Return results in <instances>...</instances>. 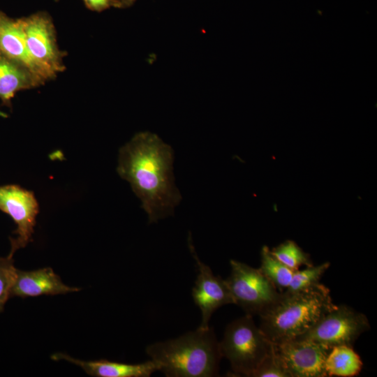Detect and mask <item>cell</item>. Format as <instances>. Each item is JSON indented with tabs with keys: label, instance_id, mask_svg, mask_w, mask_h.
<instances>
[{
	"label": "cell",
	"instance_id": "5b68a950",
	"mask_svg": "<svg viewBox=\"0 0 377 377\" xmlns=\"http://www.w3.org/2000/svg\"><path fill=\"white\" fill-rule=\"evenodd\" d=\"M230 274L225 279L233 304L240 306L246 315L264 314L282 297L278 290L260 271L244 263L231 260Z\"/></svg>",
	"mask_w": 377,
	"mask_h": 377
},
{
	"label": "cell",
	"instance_id": "7402d4cb",
	"mask_svg": "<svg viewBox=\"0 0 377 377\" xmlns=\"http://www.w3.org/2000/svg\"><path fill=\"white\" fill-rule=\"evenodd\" d=\"M137 0H119L120 8H128L132 6Z\"/></svg>",
	"mask_w": 377,
	"mask_h": 377
},
{
	"label": "cell",
	"instance_id": "4fadbf2b",
	"mask_svg": "<svg viewBox=\"0 0 377 377\" xmlns=\"http://www.w3.org/2000/svg\"><path fill=\"white\" fill-rule=\"evenodd\" d=\"M54 360H64L80 367L87 374L96 377H149L158 371V364L152 360L140 364H126L100 360L83 361L64 353L52 356Z\"/></svg>",
	"mask_w": 377,
	"mask_h": 377
},
{
	"label": "cell",
	"instance_id": "d6986e66",
	"mask_svg": "<svg viewBox=\"0 0 377 377\" xmlns=\"http://www.w3.org/2000/svg\"><path fill=\"white\" fill-rule=\"evenodd\" d=\"M17 269L13 257H0V313L11 297V290L15 279Z\"/></svg>",
	"mask_w": 377,
	"mask_h": 377
},
{
	"label": "cell",
	"instance_id": "e0dca14e",
	"mask_svg": "<svg viewBox=\"0 0 377 377\" xmlns=\"http://www.w3.org/2000/svg\"><path fill=\"white\" fill-rule=\"evenodd\" d=\"M272 254L288 268L295 271L304 265H313L309 254L293 240H286L270 250Z\"/></svg>",
	"mask_w": 377,
	"mask_h": 377
},
{
	"label": "cell",
	"instance_id": "52a82bcc",
	"mask_svg": "<svg viewBox=\"0 0 377 377\" xmlns=\"http://www.w3.org/2000/svg\"><path fill=\"white\" fill-rule=\"evenodd\" d=\"M28 51L50 80L65 70V53L59 48L55 28L50 15L38 12L20 18Z\"/></svg>",
	"mask_w": 377,
	"mask_h": 377
},
{
	"label": "cell",
	"instance_id": "ac0fdd59",
	"mask_svg": "<svg viewBox=\"0 0 377 377\" xmlns=\"http://www.w3.org/2000/svg\"><path fill=\"white\" fill-rule=\"evenodd\" d=\"M330 266V263L306 267L305 269L295 270L288 288L283 292L291 294L307 289L318 283Z\"/></svg>",
	"mask_w": 377,
	"mask_h": 377
},
{
	"label": "cell",
	"instance_id": "6da1fadb",
	"mask_svg": "<svg viewBox=\"0 0 377 377\" xmlns=\"http://www.w3.org/2000/svg\"><path fill=\"white\" fill-rule=\"evenodd\" d=\"M173 161L172 148L148 131L135 134L119 149L117 171L140 200L149 223L172 215L182 200Z\"/></svg>",
	"mask_w": 377,
	"mask_h": 377
},
{
	"label": "cell",
	"instance_id": "44dd1931",
	"mask_svg": "<svg viewBox=\"0 0 377 377\" xmlns=\"http://www.w3.org/2000/svg\"><path fill=\"white\" fill-rule=\"evenodd\" d=\"M86 7L91 10L101 12L111 7L120 8L119 0H83Z\"/></svg>",
	"mask_w": 377,
	"mask_h": 377
},
{
	"label": "cell",
	"instance_id": "8fae6325",
	"mask_svg": "<svg viewBox=\"0 0 377 377\" xmlns=\"http://www.w3.org/2000/svg\"><path fill=\"white\" fill-rule=\"evenodd\" d=\"M80 290L64 284L50 267L34 271L17 269L11 290V297L22 298L41 295H56Z\"/></svg>",
	"mask_w": 377,
	"mask_h": 377
},
{
	"label": "cell",
	"instance_id": "7a4b0ae2",
	"mask_svg": "<svg viewBox=\"0 0 377 377\" xmlns=\"http://www.w3.org/2000/svg\"><path fill=\"white\" fill-rule=\"evenodd\" d=\"M146 353L167 377L218 376L221 355L214 330L198 327L148 346Z\"/></svg>",
	"mask_w": 377,
	"mask_h": 377
},
{
	"label": "cell",
	"instance_id": "30bf717a",
	"mask_svg": "<svg viewBox=\"0 0 377 377\" xmlns=\"http://www.w3.org/2000/svg\"><path fill=\"white\" fill-rule=\"evenodd\" d=\"M188 244L198 269L192 297L202 314V320L198 327L206 329L209 327V322L214 312L223 305L233 304V300L226 280L214 275L211 268L198 258L191 235Z\"/></svg>",
	"mask_w": 377,
	"mask_h": 377
},
{
	"label": "cell",
	"instance_id": "9a60e30c",
	"mask_svg": "<svg viewBox=\"0 0 377 377\" xmlns=\"http://www.w3.org/2000/svg\"><path fill=\"white\" fill-rule=\"evenodd\" d=\"M325 367L327 376L351 377L360 372L362 362L352 346H338L331 348Z\"/></svg>",
	"mask_w": 377,
	"mask_h": 377
},
{
	"label": "cell",
	"instance_id": "277c9868",
	"mask_svg": "<svg viewBox=\"0 0 377 377\" xmlns=\"http://www.w3.org/2000/svg\"><path fill=\"white\" fill-rule=\"evenodd\" d=\"M219 344L221 357L229 361L237 376L251 377L273 351V343L249 315L229 323Z\"/></svg>",
	"mask_w": 377,
	"mask_h": 377
},
{
	"label": "cell",
	"instance_id": "ba28073f",
	"mask_svg": "<svg viewBox=\"0 0 377 377\" xmlns=\"http://www.w3.org/2000/svg\"><path fill=\"white\" fill-rule=\"evenodd\" d=\"M0 210L9 215L17 225L13 231L16 236L10 237L9 256L31 240L39 212V206L34 192L19 185L0 186Z\"/></svg>",
	"mask_w": 377,
	"mask_h": 377
},
{
	"label": "cell",
	"instance_id": "ffe728a7",
	"mask_svg": "<svg viewBox=\"0 0 377 377\" xmlns=\"http://www.w3.org/2000/svg\"><path fill=\"white\" fill-rule=\"evenodd\" d=\"M251 377H288V375L273 350L272 353L255 371Z\"/></svg>",
	"mask_w": 377,
	"mask_h": 377
},
{
	"label": "cell",
	"instance_id": "7c38bea8",
	"mask_svg": "<svg viewBox=\"0 0 377 377\" xmlns=\"http://www.w3.org/2000/svg\"><path fill=\"white\" fill-rule=\"evenodd\" d=\"M0 51L28 68L43 84L50 80L30 56L20 19H13L1 11H0Z\"/></svg>",
	"mask_w": 377,
	"mask_h": 377
},
{
	"label": "cell",
	"instance_id": "2e32d148",
	"mask_svg": "<svg viewBox=\"0 0 377 377\" xmlns=\"http://www.w3.org/2000/svg\"><path fill=\"white\" fill-rule=\"evenodd\" d=\"M260 256L261 263L258 269L278 290L284 291L288 288L295 271L276 259L267 246H263Z\"/></svg>",
	"mask_w": 377,
	"mask_h": 377
},
{
	"label": "cell",
	"instance_id": "3957f363",
	"mask_svg": "<svg viewBox=\"0 0 377 377\" xmlns=\"http://www.w3.org/2000/svg\"><path fill=\"white\" fill-rule=\"evenodd\" d=\"M336 306L330 290L320 283L295 293L282 292L279 301L259 316V328L273 343L289 341L306 332Z\"/></svg>",
	"mask_w": 377,
	"mask_h": 377
},
{
	"label": "cell",
	"instance_id": "8992f818",
	"mask_svg": "<svg viewBox=\"0 0 377 377\" xmlns=\"http://www.w3.org/2000/svg\"><path fill=\"white\" fill-rule=\"evenodd\" d=\"M370 329L367 317L345 305H337L313 327L293 339L308 340L329 348L353 346L364 332Z\"/></svg>",
	"mask_w": 377,
	"mask_h": 377
},
{
	"label": "cell",
	"instance_id": "9c48e42d",
	"mask_svg": "<svg viewBox=\"0 0 377 377\" xmlns=\"http://www.w3.org/2000/svg\"><path fill=\"white\" fill-rule=\"evenodd\" d=\"M331 348L308 341L291 339L273 343L274 353L288 377H326L325 362Z\"/></svg>",
	"mask_w": 377,
	"mask_h": 377
},
{
	"label": "cell",
	"instance_id": "5bb4252c",
	"mask_svg": "<svg viewBox=\"0 0 377 377\" xmlns=\"http://www.w3.org/2000/svg\"><path fill=\"white\" fill-rule=\"evenodd\" d=\"M43 83L28 68L0 51V99L11 106V99L21 90L37 87Z\"/></svg>",
	"mask_w": 377,
	"mask_h": 377
}]
</instances>
